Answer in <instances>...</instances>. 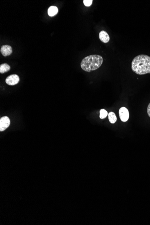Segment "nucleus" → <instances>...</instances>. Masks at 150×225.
<instances>
[{
	"mask_svg": "<svg viewBox=\"0 0 150 225\" xmlns=\"http://www.w3.org/2000/svg\"><path fill=\"white\" fill-rule=\"evenodd\" d=\"M132 70L137 74L150 73V57L145 54L137 56L132 62Z\"/></svg>",
	"mask_w": 150,
	"mask_h": 225,
	"instance_id": "f257e3e1",
	"label": "nucleus"
},
{
	"mask_svg": "<svg viewBox=\"0 0 150 225\" xmlns=\"http://www.w3.org/2000/svg\"><path fill=\"white\" fill-rule=\"evenodd\" d=\"M103 58L99 55H91L85 57L82 60L81 66L83 70L91 72L98 69L103 63Z\"/></svg>",
	"mask_w": 150,
	"mask_h": 225,
	"instance_id": "f03ea898",
	"label": "nucleus"
},
{
	"mask_svg": "<svg viewBox=\"0 0 150 225\" xmlns=\"http://www.w3.org/2000/svg\"><path fill=\"white\" fill-rule=\"evenodd\" d=\"M20 82V77L17 75L13 74L8 76L6 79V82L9 86H14Z\"/></svg>",
	"mask_w": 150,
	"mask_h": 225,
	"instance_id": "7ed1b4c3",
	"label": "nucleus"
},
{
	"mask_svg": "<svg viewBox=\"0 0 150 225\" xmlns=\"http://www.w3.org/2000/svg\"><path fill=\"white\" fill-rule=\"evenodd\" d=\"M11 121L7 116H3L0 119V131L6 130L10 126Z\"/></svg>",
	"mask_w": 150,
	"mask_h": 225,
	"instance_id": "20e7f679",
	"label": "nucleus"
},
{
	"mask_svg": "<svg viewBox=\"0 0 150 225\" xmlns=\"http://www.w3.org/2000/svg\"><path fill=\"white\" fill-rule=\"evenodd\" d=\"M120 118L123 122H126L129 119V112L126 107H122L120 109Z\"/></svg>",
	"mask_w": 150,
	"mask_h": 225,
	"instance_id": "39448f33",
	"label": "nucleus"
},
{
	"mask_svg": "<svg viewBox=\"0 0 150 225\" xmlns=\"http://www.w3.org/2000/svg\"><path fill=\"white\" fill-rule=\"evenodd\" d=\"M1 53L4 56L11 55L12 53V48L10 45H3L1 49Z\"/></svg>",
	"mask_w": 150,
	"mask_h": 225,
	"instance_id": "423d86ee",
	"label": "nucleus"
},
{
	"mask_svg": "<svg viewBox=\"0 0 150 225\" xmlns=\"http://www.w3.org/2000/svg\"><path fill=\"white\" fill-rule=\"evenodd\" d=\"M99 37L100 40L104 43H107L110 40V36L106 31H102L99 34Z\"/></svg>",
	"mask_w": 150,
	"mask_h": 225,
	"instance_id": "0eeeda50",
	"label": "nucleus"
},
{
	"mask_svg": "<svg viewBox=\"0 0 150 225\" xmlns=\"http://www.w3.org/2000/svg\"><path fill=\"white\" fill-rule=\"evenodd\" d=\"M58 12V9L55 6H51L48 10L49 16L52 17L55 16Z\"/></svg>",
	"mask_w": 150,
	"mask_h": 225,
	"instance_id": "6e6552de",
	"label": "nucleus"
},
{
	"mask_svg": "<svg viewBox=\"0 0 150 225\" xmlns=\"http://www.w3.org/2000/svg\"><path fill=\"white\" fill-rule=\"evenodd\" d=\"M11 69V67L7 63H3L0 65V73L2 74L7 73Z\"/></svg>",
	"mask_w": 150,
	"mask_h": 225,
	"instance_id": "1a4fd4ad",
	"label": "nucleus"
},
{
	"mask_svg": "<svg viewBox=\"0 0 150 225\" xmlns=\"http://www.w3.org/2000/svg\"><path fill=\"white\" fill-rule=\"evenodd\" d=\"M108 119L111 124H114L117 121V117L114 112H110L108 115Z\"/></svg>",
	"mask_w": 150,
	"mask_h": 225,
	"instance_id": "9d476101",
	"label": "nucleus"
},
{
	"mask_svg": "<svg viewBox=\"0 0 150 225\" xmlns=\"http://www.w3.org/2000/svg\"><path fill=\"white\" fill-rule=\"evenodd\" d=\"M100 115L99 117L101 119H103L107 117V115H108V113H107V111L105 110V109H102L100 110Z\"/></svg>",
	"mask_w": 150,
	"mask_h": 225,
	"instance_id": "9b49d317",
	"label": "nucleus"
},
{
	"mask_svg": "<svg viewBox=\"0 0 150 225\" xmlns=\"http://www.w3.org/2000/svg\"><path fill=\"white\" fill-rule=\"evenodd\" d=\"M83 3H84L85 6L89 7L92 5V3H93V1H92V0H84V1H83Z\"/></svg>",
	"mask_w": 150,
	"mask_h": 225,
	"instance_id": "f8f14e48",
	"label": "nucleus"
},
{
	"mask_svg": "<svg viewBox=\"0 0 150 225\" xmlns=\"http://www.w3.org/2000/svg\"><path fill=\"white\" fill-rule=\"evenodd\" d=\"M147 112H148V115L150 117V103L148 105V108H147Z\"/></svg>",
	"mask_w": 150,
	"mask_h": 225,
	"instance_id": "ddd939ff",
	"label": "nucleus"
}]
</instances>
